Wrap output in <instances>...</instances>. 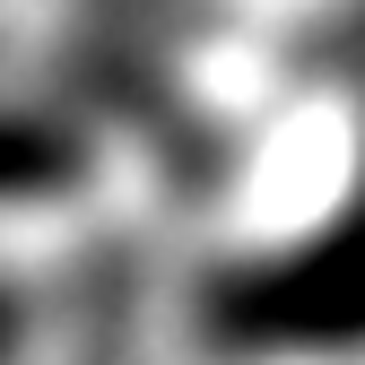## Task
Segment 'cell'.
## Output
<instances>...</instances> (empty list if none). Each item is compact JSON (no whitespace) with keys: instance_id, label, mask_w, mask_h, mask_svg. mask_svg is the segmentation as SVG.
<instances>
[{"instance_id":"cell-1","label":"cell","mask_w":365,"mask_h":365,"mask_svg":"<svg viewBox=\"0 0 365 365\" xmlns=\"http://www.w3.org/2000/svg\"><path fill=\"white\" fill-rule=\"evenodd\" d=\"M226 322H235L244 339H269V348L365 339V226H339V235L304 244L296 261L261 269V279L226 304Z\"/></svg>"},{"instance_id":"cell-2","label":"cell","mask_w":365,"mask_h":365,"mask_svg":"<svg viewBox=\"0 0 365 365\" xmlns=\"http://www.w3.org/2000/svg\"><path fill=\"white\" fill-rule=\"evenodd\" d=\"M70 174V140L43 122H0V200L9 192H61Z\"/></svg>"}]
</instances>
